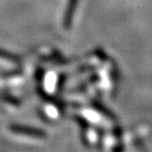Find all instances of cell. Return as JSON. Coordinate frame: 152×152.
Segmentation results:
<instances>
[{"instance_id":"cell-2","label":"cell","mask_w":152,"mask_h":152,"mask_svg":"<svg viewBox=\"0 0 152 152\" xmlns=\"http://www.w3.org/2000/svg\"><path fill=\"white\" fill-rule=\"evenodd\" d=\"M0 57L5 60H10V61H13V62H18L19 59H20L17 55L12 54V53H9V52H5L4 50H1V49H0Z\"/></svg>"},{"instance_id":"cell-1","label":"cell","mask_w":152,"mask_h":152,"mask_svg":"<svg viewBox=\"0 0 152 152\" xmlns=\"http://www.w3.org/2000/svg\"><path fill=\"white\" fill-rule=\"evenodd\" d=\"M78 5V0H69L68 4H66V12L64 15V21H62V26L66 30H69L72 26V21H73V17L75 14V11Z\"/></svg>"}]
</instances>
